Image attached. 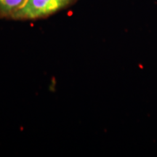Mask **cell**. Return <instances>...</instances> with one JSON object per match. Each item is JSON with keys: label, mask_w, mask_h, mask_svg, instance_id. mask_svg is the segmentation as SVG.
I'll use <instances>...</instances> for the list:
<instances>
[{"label": "cell", "mask_w": 157, "mask_h": 157, "mask_svg": "<svg viewBox=\"0 0 157 157\" xmlns=\"http://www.w3.org/2000/svg\"><path fill=\"white\" fill-rule=\"evenodd\" d=\"M72 0H25L22 7L13 15L15 19H36L58 11Z\"/></svg>", "instance_id": "obj_1"}, {"label": "cell", "mask_w": 157, "mask_h": 157, "mask_svg": "<svg viewBox=\"0 0 157 157\" xmlns=\"http://www.w3.org/2000/svg\"><path fill=\"white\" fill-rule=\"evenodd\" d=\"M25 2V0H0V13L13 17Z\"/></svg>", "instance_id": "obj_2"}]
</instances>
